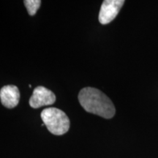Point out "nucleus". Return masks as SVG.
<instances>
[{
    "label": "nucleus",
    "mask_w": 158,
    "mask_h": 158,
    "mask_svg": "<svg viewBox=\"0 0 158 158\" xmlns=\"http://www.w3.org/2000/svg\"><path fill=\"white\" fill-rule=\"evenodd\" d=\"M81 106L89 113L105 118H111L116 109L111 100L103 92L93 87H85L78 94Z\"/></svg>",
    "instance_id": "nucleus-1"
},
{
    "label": "nucleus",
    "mask_w": 158,
    "mask_h": 158,
    "mask_svg": "<svg viewBox=\"0 0 158 158\" xmlns=\"http://www.w3.org/2000/svg\"><path fill=\"white\" fill-rule=\"evenodd\" d=\"M43 124L51 133L56 135H64L70 129V119L67 114L56 108H45L41 113Z\"/></svg>",
    "instance_id": "nucleus-2"
},
{
    "label": "nucleus",
    "mask_w": 158,
    "mask_h": 158,
    "mask_svg": "<svg viewBox=\"0 0 158 158\" xmlns=\"http://www.w3.org/2000/svg\"><path fill=\"white\" fill-rule=\"evenodd\" d=\"M124 0H105L99 13V21L101 24H108L118 15L124 5Z\"/></svg>",
    "instance_id": "nucleus-3"
},
{
    "label": "nucleus",
    "mask_w": 158,
    "mask_h": 158,
    "mask_svg": "<svg viewBox=\"0 0 158 158\" xmlns=\"http://www.w3.org/2000/svg\"><path fill=\"white\" fill-rule=\"evenodd\" d=\"M56 101V95L52 91L44 86H37L29 99V106L33 108L51 106Z\"/></svg>",
    "instance_id": "nucleus-4"
},
{
    "label": "nucleus",
    "mask_w": 158,
    "mask_h": 158,
    "mask_svg": "<svg viewBox=\"0 0 158 158\" xmlns=\"http://www.w3.org/2000/svg\"><path fill=\"white\" fill-rule=\"evenodd\" d=\"M0 100L2 104L7 108H13L19 104L20 92L14 85H7L0 90Z\"/></svg>",
    "instance_id": "nucleus-5"
},
{
    "label": "nucleus",
    "mask_w": 158,
    "mask_h": 158,
    "mask_svg": "<svg viewBox=\"0 0 158 158\" xmlns=\"http://www.w3.org/2000/svg\"><path fill=\"white\" fill-rule=\"evenodd\" d=\"M23 2L27 7V12L31 16L35 15L41 5L40 0H25Z\"/></svg>",
    "instance_id": "nucleus-6"
}]
</instances>
